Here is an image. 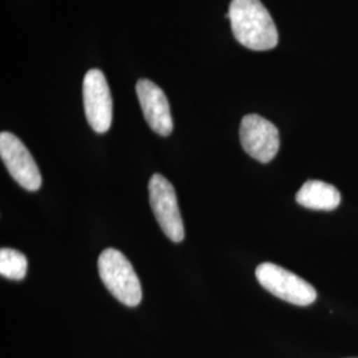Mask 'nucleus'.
<instances>
[{
    "label": "nucleus",
    "instance_id": "obj_1",
    "mask_svg": "<svg viewBox=\"0 0 358 358\" xmlns=\"http://www.w3.org/2000/svg\"><path fill=\"white\" fill-rule=\"evenodd\" d=\"M226 17L234 36L245 48L268 51L278 45V28L260 0H232Z\"/></svg>",
    "mask_w": 358,
    "mask_h": 358
},
{
    "label": "nucleus",
    "instance_id": "obj_2",
    "mask_svg": "<svg viewBox=\"0 0 358 358\" xmlns=\"http://www.w3.org/2000/svg\"><path fill=\"white\" fill-rule=\"evenodd\" d=\"M99 273L108 291L127 307H137L142 300L140 279L122 252L106 248L99 257Z\"/></svg>",
    "mask_w": 358,
    "mask_h": 358
},
{
    "label": "nucleus",
    "instance_id": "obj_4",
    "mask_svg": "<svg viewBox=\"0 0 358 358\" xmlns=\"http://www.w3.org/2000/svg\"><path fill=\"white\" fill-rule=\"evenodd\" d=\"M149 195L154 217L165 235L176 243L182 242L185 239V227L173 185L164 176L154 174L149 182Z\"/></svg>",
    "mask_w": 358,
    "mask_h": 358
},
{
    "label": "nucleus",
    "instance_id": "obj_7",
    "mask_svg": "<svg viewBox=\"0 0 358 358\" xmlns=\"http://www.w3.org/2000/svg\"><path fill=\"white\" fill-rule=\"evenodd\" d=\"M239 134L245 153L262 164L271 162L279 152V130L262 115H244Z\"/></svg>",
    "mask_w": 358,
    "mask_h": 358
},
{
    "label": "nucleus",
    "instance_id": "obj_6",
    "mask_svg": "<svg viewBox=\"0 0 358 358\" xmlns=\"http://www.w3.org/2000/svg\"><path fill=\"white\" fill-rule=\"evenodd\" d=\"M0 157L11 177L23 189L38 192L41 186L38 165L26 145L10 131L0 134Z\"/></svg>",
    "mask_w": 358,
    "mask_h": 358
},
{
    "label": "nucleus",
    "instance_id": "obj_3",
    "mask_svg": "<svg viewBox=\"0 0 358 358\" xmlns=\"http://www.w3.org/2000/svg\"><path fill=\"white\" fill-rule=\"evenodd\" d=\"M255 273L263 288L287 303L308 307L316 301V289L288 269L273 263H263L256 268Z\"/></svg>",
    "mask_w": 358,
    "mask_h": 358
},
{
    "label": "nucleus",
    "instance_id": "obj_8",
    "mask_svg": "<svg viewBox=\"0 0 358 358\" xmlns=\"http://www.w3.org/2000/svg\"><path fill=\"white\" fill-rule=\"evenodd\" d=\"M136 92L149 127L162 137L170 136L173 131V118L165 92L148 78L138 80Z\"/></svg>",
    "mask_w": 358,
    "mask_h": 358
},
{
    "label": "nucleus",
    "instance_id": "obj_5",
    "mask_svg": "<svg viewBox=\"0 0 358 358\" xmlns=\"http://www.w3.org/2000/svg\"><path fill=\"white\" fill-rule=\"evenodd\" d=\"M83 100L90 128L96 133L108 131L113 120V101L108 81L100 69H90L84 77Z\"/></svg>",
    "mask_w": 358,
    "mask_h": 358
},
{
    "label": "nucleus",
    "instance_id": "obj_9",
    "mask_svg": "<svg viewBox=\"0 0 358 358\" xmlns=\"http://www.w3.org/2000/svg\"><path fill=\"white\" fill-rule=\"evenodd\" d=\"M296 202L317 211H332L341 202L338 190L322 180H308L296 194Z\"/></svg>",
    "mask_w": 358,
    "mask_h": 358
},
{
    "label": "nucleus",
    "instance_id": "obj_10",
    "mask_svg": "<svg viewBox=\"0 0 358 358\" xmlns=\"http://www.w3.org/2000/svg\"><path fill=\"white\" fill-rule=\"evenodd\" d=\"M28 262L26 256L13 248L0 250V275L10 280H23L26 278Z\"/></svg>",
    "mask_w": 358,
    "mask_h": 358
}]
</instances>
